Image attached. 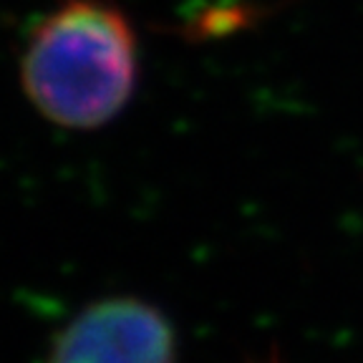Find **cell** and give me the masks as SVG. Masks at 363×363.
I'll return each mask as SVG.
<instances>
[{"instance_id": "6da1fadb", "label": "cell", "mask_w": 363, "mask_h": 363, "mask_svg": "<svg viewBox=\"0 0 363 363\" xmlns=\"http://www.w3.org/2000/svg\"><path fill=\"white\" fill-rule=\"evenodd\" d=\"M23 96L66 131L119 119L139 84V35L113 0H61L30 28L18 63Z\"/></svg>"}, {"instance_id": "7a4b0ae2", "label": "cell", "mask_w": 363, "mask_h": 363, "mask_svg": "<svg viewBox=\"0 0 363 363\" xmlns=\"http://www.w3.org/2000/svg\"><path fill=\"white\" fill-rule=\"evenodd\" d=\"M169 318L139 298H104L58 333L48 363H174Z\"/></svg>"}]
</instances>
